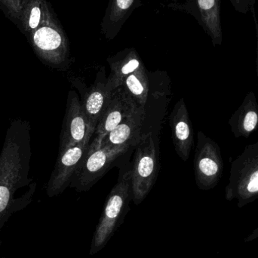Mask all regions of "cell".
<instances>
[{"label": "cell", "instance_id": "cell-1", "mask_svg": "<svg viewBox=\"0 0 258 258\" xmlns=\"http://www.w3.org/2000/svg\"><path fill=\"white\" fill-rule=\"evenodd\" d=\"M132 200V168L124 173L109 194L104 211L92 238L90 255H95L107 245L123 222Z\"/></svg>", "mask_w": 258, "mask_h": 258}, {"label": "cell", "instance_id": "cell-16", "mask_svg": "<svg viewBox=\"0 0 258 258\" xmlns=\"http://www.w3.org/2000/svg\"><path fill=\"white\" fill-rule=\"evenodd\" d=\"M42 18V10L39 4L34 5L33 9L30 11L29 17L28 25L30 29L35 30L40 25Z\"/></svg>", "mask_w": 258, "mask_h": 258}, {"label": "cell", "instance_id": "cell-9", "mask_svg": "<svg viewBox=\"0 0 258 258\" xmlns=\"http://www.w3.org/2000/svg\"><path fill=\"white\" fill-rule=\"evenodd\" d=\"M171 138L177 154L187 160L192 145V130L189 114L183 99L174 106L169 117Z\"/></svg>", "mask_w": 258, "mask_h": 258}, {"label": "cell", "instance_id": "cell-15", "mask_svg": "<svg viewBox=\"0 0 258 258\" xmlns=\"http://www.w3.org/2000/svg\"><path fill=\"white\" fill-rule=\"evenodd\" d=\"M196 174L200 183H206L218 172L216 161L208 154L207 146H204L196 158Z\"/></svg>", "mask_w": 258, "mask_h": 258}, {"label": "cell", "instance_id": "cell-8", "mask_svg": "<svg viewBox=\"0 0 258 258\" xmlns=\"http://www.w3.org/2000/svg\"><path fill=\"white\" fill-rule=\"evenodd\" d=\"M145 114V107H138L125 120L104 137L99 147L112 149L135 147L142 136Z\"/></svg>", "mask_w": 258, "mask_h": 258}, {"label": "cell", "instance_id": "cell-19", "mask_svg": "<svg viewBox=\"0 0 258 258\" xmlns=\"http://www.w3.org/2000/svg\"><path fill=\"white\" fill-rule=\"evenodd\" d=\"M0 258H6V257H1V256H0Z\"/></svg>", "mask_w": 258, "mask_h": 258}, {"label": "cell", "instance_id": "cell-17", "mask_svg": "<svg viewBox=\"0 0 258 258\" xmlns=\"http://www.w3.org/2000/svg\"><path fill=\"white\" fill-rule=\"evenodd\" d=\"M258 122L257 113L254 111H250L247 113L244 119V128L246 132H251L255 128Z\"/></svg>", "mask_w": 258, "mask_h": 258}, {"label": "cell", "instance_id": "cell-13", "mask_svg": "<svg viewBox=\"0 0 258 258\" xmlns=\"http://www.w3.org/2000/svg\"><path fill=\"white\" fill-rule=\"evenodd\" d=\"M199 19L214 42H221L222 38L220 0H195ZM197 16V17H198Z\"/></svg>", "mask_w": 258, "mask_h": 258}, {"label": "cell", "instance_id": "cell-12", "mask_svg": "<svg viewBox=\"0 0 258 258\" xmlns=\"http://www.w3.org/2000/svg\"><path fill=\"white\" fill-rule=\"evenodd\" d=\"M110 74L107 78L112 89L120 87L125 77L144 67L142 60L135 48H125L123 51L107 59Z\"/></svg>", "mask_w": 258, "mask_h": 258}, {"label": "cell", "instance_id": "cell-18", "mask_svg": "<svg viewBox=\"0 0 258 258\" xmlns=\"http://www.w3.org/2000/svg\"><path fill=\"white\" fill-rule=\"evenodd\" d=\"M247 190L250 194H255L258 192V170L253 173L250 177L247 184Z\"/></svg>", "mask_w": 258, "mask_h": 258}, {"label": "cell", "instance_id": "cell-6", "mask_svg": "<svg viewBox=\"0 0 258 258\" xmlns=\"http://www.w3.org/2000/svg\"><path fill=\"white\" fill-rule=\"evenodd\" d=\"M139 106L122 87L113 90L111 99L94 133L91 149L99 148L104 137L130 116Z\"/></svg>", "mask_w": 258, "mask_h": 258}, {"label": "cell", "instance_id": "cell-7", "mask_svg": "<svg viewBox=\"0 0 258 258\" xmlns=\"http://www.w3.org/2000/svg\"><path fill=\"white\" fill-rule=\"evenodd\" d=\"M90 144H79L59 153L55 168L47 186V194L53 197L71 185L73 177L89 151Z\"/></svg>", "mask_w": 258, "mask_h": 258}, {"label": "cell", "instance_id": "cell-11", "mask_svg": "<svg viewBox=\"0 0 258 258\" xmlns=\"http://www.w3.org/2000/svg\"><path fill=\"white\" fill-rule=\"evenodd\" d=\"M141 5V0H110L101 23V32L112 40L120 31L132 12Z\"/></svg>", "mask_w": 258, "mask_h": 258}, {"label": "cell", "instance_id": "cell-4", "mask_svg": "<svg viewBox=\"0 0 258 258\" xmlns=\"http://www.w3.org/2000/svg\"><path fill=\"white\" fill-rule=\"evenodd\" d=\"M93 135L78 95L74 91H71L68 94L59 153L79 144H90Z\"/></svg>", "mask_w": 258, "mask_h": 258}, {"label": "cell", "instance_id": "cell-10", "mask_svg": "<svg viewBox=\"0 0 258 258\" xmlns=\"http://www.w3.org/2000/svg\"><path fill=\"white\" fill-rule=\"evenodd\" d=\"M113 90L107 79L99 81L97 80L85 95L82 106L94 133L110 103Z\"/></svg>", "mask_w": 258, "mask_h": 258}, {"label": "cell", "instance_id": "cell-2", "mask_svg": "<svg viewBox=\"0 0 258 258\" xmlns=\"http://www.w3.org/2000/svg\"><path fill=\"white\" fill-rule=\"evenodd\" d=\"M132 167V200L139 205L153 189L159 173L157 150L152 132L142 134L135 146Z\"/></svg>", "mask_w": 258, "mask_h": 258}, {"label": "cell", "instance_id": "cell-14", "mask_svg": "<svg viewBox=\"0 0 258 258\" xmlns=\"http://www.w3.org/2000/svg\"><path fill=\"white\" fill-rule=\"evenodd\" d=\"M120 87L139 107H145L148 98L149 80L144 66L125 77Z\"/></svg>", "mask_w": 258, "mask_h": 258}, {"label": "cell", "instance_id": "cell-5", "mask_svg": "<svg viewBox=\"0 0 258 258\" xmlns=\"http://www.w3.org/2000/svg\"><path fill=\"white\" fill-rule=\"evenodd\" d=\"M51 18L46 11L42 25L33 34V42L47 60L59 64L68 59L69 45L63 30Z\"/></svg>", "mask_w": 258, "mask_h": 258}, {"label": "cell", "instance_id": "cell-3", "mask_svg": "<svg viewBox=\"0 0 258 258\" xmlns=\"http://www.w3.org/2000/svg\"><path fill=\"white\" fill-rule=\"evenodd\" d=\"M129 148L91 149L73 177L70 186L78 192L89 190L111 168L114 161Z\"/></svg>", "mask_w": 258, "mask_h": 258}]
</instances>
